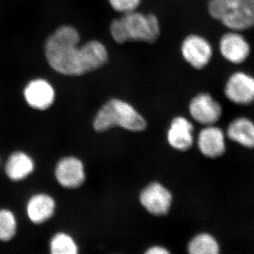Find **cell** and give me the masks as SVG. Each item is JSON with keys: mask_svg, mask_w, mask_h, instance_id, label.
Here are the masks:
<instances>
[{"mask_svg": "<svg viewBox=\"0 0 254 254\" xmlns=\"http://www.w3.org/2000/svg\"><path fill=\"white\" fill-rule=\"evenodd\" d=\"M81 34L71 25L55 28L43 44L49 67L66 77H80L98 71L109 61V52L103 42L91 40L81 44Z\"/></svg>", "mask_w": 254, "mask_h": 254, "instance_id": "obj_1", "label": "cell"}, {"mask_svg": "<svg viewBox=\"0 0 254 254\" xmlns=\"http://www.w3.org/2000/svg\"><path fill=\"white\" fill-rule=\"evenodd\" d=\"M93 127L95 131L100 133L116 127L129 131L140 132L144 131L147 123L128 102L120 98H112L98 110L93 120Z\"/></svg>", "mask_w": 254, "mask_h": 254, "instance_id": "obj_2", "label": "cell"}, {"mask_svg": "<svg viewBox=\"0 0 254 254\" xmlns=\"http://www.w3.org/2000/svg\"><path fill=\"white\" fill-rule=\"evenodd\" d=\"M207 9L210 17L230 31L254 27V0H208Z\"/></svg>", "mask_w": 254, "mask_h": 254, "instance_id": "obj_3", "label": "cell"}, {"mask_svg": "<svg viewBox=\"0 0 254 254\" xmlns=\"http://www.w3.org/2000/svg\"><path fill=\"white\" fill-rule=\"evenodd\" d=\"M124 28L128 42L153 44L161 34L159 18L153 13L143 14L138 11L122 15Z\"/></svg>", "mask_w": 254, "mask_h": 254, "instance_id": "obj_4", "label": "cell"}, {"mask_svg": "<svg viewBox=\"0 0 254 254\" xmlns=\"http://www.w3.org/2000/svg\"><path fill=\"white\" fill-rule=\"evenodd\" d=\"M22 97L30 109L44 113L54 106L57 100L56 88L48 78L37 76L30 79L23 86Z\"/></svg>", "mask_w": 254, "mask_h": 254, "instance_id": "obj_5", "label": "cell"}, {"mask_svg": "<svg viewBox=\"0 0 254 254\" xmlns=\"http://www.w3.org/2000/svg\"><path fill=\"white\" fill-rule=\"evenodd\" d=\"M180 52L184 60L198 71L207 67L213 57V48L210 42L197 33H190L184 38Z\"/></svg>", "mask_w": 254, "mask_h": 254, "instance_id": "obj_6", "label": "cell"}, {"mask_svg": "<svg viewBox=\"0 0 254 254\" xmlns=\"http://www.w3.org/2000/svg\"><path fill=\"white\" fill-rule=\"evenodd\" d=\"M58 203L51 193L46 190L33 192L26 198L24 204L26 218L31 225L42 226L54 218Z\"/></svg>", "mask_w": 254, "mask_h": 254, "instance_id": "obj_7", "label": "cell"}, {"mask_svg": "<svg viewBox=\"0 0 254 254\" xmlns=\"http://www.w3.org/2000/svg\"><path fill=\"white\" fill-rule=\"evenodd\" d=\"M225 98L233 104L249 106L254 103V76L245 71L232 73L223 88Z\"/></svg>", "mask_w": 254, "mask_h": 254, "instance_id": "obj_8", "label": "cell"}, {"mask_svg": "<svg viewBox=\"0 0 254 254\" xmlns=\"http://www.w3.org/2000/svg\"><path fill=\"white\" fill-rule=\"evenodd\" d=\"M37 169L36 158L26 150H12L2 164L4 176L13 183H21L31 178Z\"/></svg>", "mask_w": 254, "mask_h": 254, "instance_id": "obj_9", "label": "cell"}, {"mask_svg": "<svg viewBox=\"0 0 254 254\" xmlns=\"http://www.w3.org/2000/svg\"><path fill=\"white\" fill-rule=\"evenodd\" d=\"M55 181L66 190H76L86 181L84 165L81 159L72 155L63 157L54 168Z\"/></svg>", "mask_w": 254, "mask_h": 254, "instance_id": "obj_10", "label": "cell"}, {"mask_svg": "<svg viewBox=\"0 0 254 254\" xmlns=\"http://www.w3.org/2000/svg\"><path fill=\"white\" fill-rule=\"evenodd\" d=\"M241 33L229 30L219 40V52L222 58L234 65L245 63L252 53L250 42Z\"/></svg>", "mask_w": 254, "mask_h": 254, "instance_id": "obj_11", "label": "cell"}, {"mask_svg": "<svg viewBox=\"0 0 254 254\" xmlns=\"http://www.w3.org/2000/svg\"><path fill=\"white\" fill-rule=\"evenodd\" d=\"M189 112L193 120L204 126L214 125L222 118L221 104L207 92H201L190 100Z\"/></svg>", "mask_w": 254, "mask_h": 254, "instance_id": "obj_12", "label": "cell"}, {"mask_svg": "<svg viewBox=\"0 0 254 254\" xmlns=\"http://www.w3.org/2000/svg\"><path fill=\"white\" fill-rule=\"evenodd\" d=\"M139 200L148 213L155 216H163L170 211L173 195L166 187L155 182L141 190Z\"/></svg>", "mask_w": 254, "mask_h": 254, "instance_id": "obj_13", "label": "cell"}, {"mask_svg": "<svg viewBox=\"0 0 254 254\" xmlns=\"http://www.w3.org/2000/svg\"><path fill=\"white\" fill-rule=\"evenodd\" d=\"M198 150L206 158H220L226 153L225 134L223 130L215 125L205 126L198 133Z\"/></svg>", "mask_w": 254, "mask_h": 254, "instance_id": "obj_14", "label": "cell"}, {"mask_svg": "<svg viewBox=\"0 0 254 254\" xmlns=\"http://www.w3.org/2000/svg\"><path fill=\"white\" fill-rule=\"evenodd\" d=\"M193 125L187 119L181 116L174 118L167 134L169 144L180 151L190 150L193 143Z\"/></svg>", "mask_w": 254, "mask_h": 254, "instance_id": "obj_15", "label": "cell"}, {"mask_svg": "<svg viewBox=\"0 0 254 254\" xmlns=\"http://www.w3.org/2000/svg\"><path fill=\"white\" fill-rule=\"evenodd\" d=\"M226 136L241 146L254 149V122L246 117L235 118L227 126Z\"/></svg>", "mask_w": 254, "mask_h": 254, "instance_id": "obj_16", "label": "cell"}, {"mask_svg": "<svg viewBox=\"0 0 254 254\" xmlns=\"http://www.w3.org/2000/svg\"><path fill=\"white\" fill-rule=\"evenodd\" d=\"M19 230V220L13 209L0 207V243L7 244L16 238Z\"/></svg>", "mask_w": 254, "mask_h": 254, "instance_id": "obj_17", "label": "cell"}, {"mask_svg": "<svg viewBox=\"0 0 254 254\" xmlns=\"http://www.w3.org/2000/svg\"><path fill=\"white\" fill-rule=\"evenodd\" d=\"M48 250L51 254H77L79 252L74 238L63 231L55 232L50 237Z\"/></svg>", "mask_w": 254, "mask_h": 254, "instance_id": "obj_18", "label": "cell"}, {"mask_svg": "<svg viewBox=\"0 0 254 254\" xmlns=\"http://www.w3.org/2000/svg\"><path fill=\"white\" fill-rule=\"evenodd\" d=\"M187 250L190 254H218L220 247L213 235L202 232L190 240Z\"/></svg>", "mask_w": 254, "mask_h": 254, "instance_id": "obj_19", "label": "cell"}, {"mask_svg": "<svg viewBox=\"0 0 254 254\" xmlns=\"http://www.w3.org/2000/svg\"><path fill=\"white\" fill-rule=\"evenodd\" d=\"M110 7L122 15L137 11L142 0H108Z\"/></svg>", "mask_w": 254, "mask_h": 254, "instance_id": "obj_20", "label": "cell"}, {"mask_svg": "<svg viewBox=\"0 0 254 254\" xmlns=\"http://www.w3.org/2000/svg\"><path fill=\"white\" fill-rule=\"evenodd\" d=\"M109 30L110 36L117 44L123 45L128 43L121 18L113 19L110 23Z\"/></svg>", "mask_w": 254, "mask_h": 254, "instance_id": "obj_21", "label": "cell"}, {"mask_svg": "<svg viewBox=\"0 0 254 254\" xmlns=\"http://www.w3.org/2000/svg\"><path fill=\"white\" fill-rule=\"evenodd\" d=\"M170 253V252L165 247H160V246H155V247H150L145 252L146 254H167Z\"/></svg>", "mask_w": 254, "mask_h": 254, "instance_id": "obj_22", "label": "cell"}, {"mask_svg": "<svg viewBox=\"0 0 254 254\" xmlns=\"http://www.w3.org/2000/svg\"><path fill=\"white\" fill-rule=\"evenodd\" d=\"M2 164H3L2 159H1V155H0V169L2 168Z\"/></svg>", "mask_w": 254, "mask_h": 254, "instance_id": "obj_23", "label": "cell"}]
</instances>
